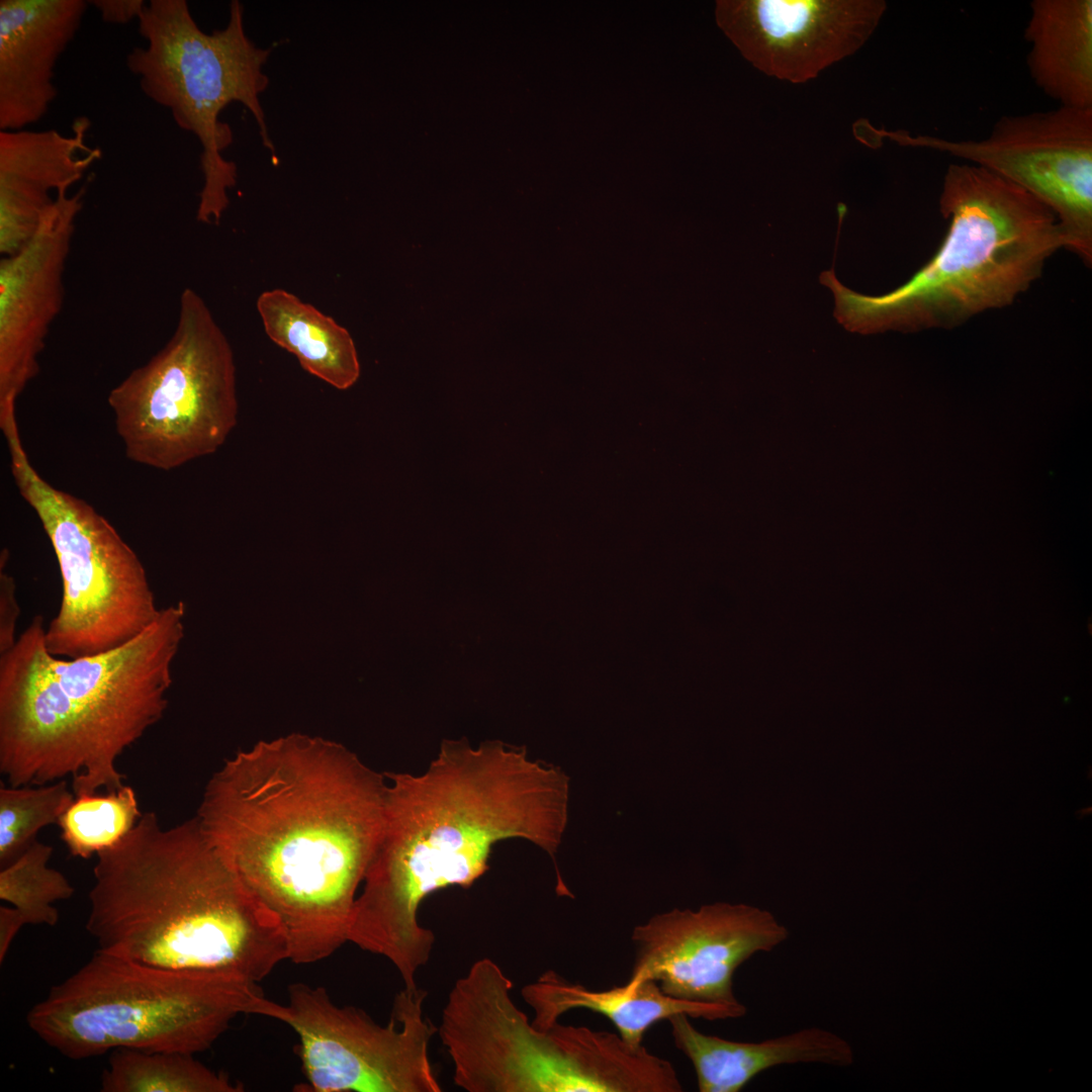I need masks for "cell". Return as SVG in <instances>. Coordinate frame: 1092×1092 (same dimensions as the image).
Segmentation results:
<instances>
[{
  "label": "cell",
  "instance_id": "obj_1",
  "mask_svg": "<svg viewBox=\"0 0 1092 1092\" xmlns=\"http://www.w3.org/2000/svg\"><path fill=\"white\" fill-rule=\"evenodd\" d=\"M387 778L346 746L304 734L261 741L209 779L197 815L207 842L280 922L288 960L348 941L378 844Z\"/></svg>",
  "mask_w": 1092,
  "mask_h": 1092
},
{
  "label": "cell",
  "instance_id": "obj_2",
  "mask_svg": "<svg viewBox=\"0 0 1092 1092\" xmlns=\"http://www.w3.org/2000/svg\"><path fill=\"white\" fill-rule=\"evenodd\" d=\"M381 835L353 910L348 941L390 961L406 988L435 942L418 912L447 887H471L489 869L495 844L521 838L546 851L557 894L569 892L555 853L568 818L569 778L528 757L526 748L445 739L419 775L385 772Z\"/></svg>",
  "mask_w": 1092,
  "mask_h": 1092
},
{
  "label": "cell",
  "instance_id": "obj_3",
  "mask_svg": "<svg viewBox=\"0 0 1092 1092\" xmlns=\"http://www.w3.org/2000/svg\"><path fill=\"white\" fill-rule=\"evenodd\" d=\"M185 606L162 608L114 650L65 659L49 652L42 616L0 654V771L10 786L72 779L75 796L123 786V752L163 717Z\"/></svg>",
  "mask_w": 1092,
  "mask_h": 1092
},
{
  "label": "cell",
  "instance_id": "obj_4",
  "mask_svg": "<svg viewBox=\"0 0 1092 1092\" xmlns=\"http://www.w3.org/2000/svg\"><path fill=\"white\" fill-rule=\"evenodd\" d=\"M86 929L99 951L258 983L288 960L278 919L207 842L196 817L163 828L143 813L97 854Z\"/></svg>",
  "mask_w": 1092,
  "mask_h": 1092
},
{
  "label": "cell",
  "instance_id": "obj_5",
  "mask_svg": "<svg viewBox=\"0 0 1092 1092\" xmlns=\"http://www.w3.org/2000/svg\"><path fill=\"white\" fill-rule=\"evenodd\" d=\"M948 229L935 254L903 285L864 295L832 270L834 315L848 331L949 330L1006 307L1036 281L1048 259L1065 249L1056 214L1031 194L974 164L948 165L939 196Z\"/></svg>",
  "mask_w": 1092,
  "mask_h": 1092
},
{
  "label": "cell",
  "instance_id": "obj_6",
  "mask_svg": "<svg viewBox=\"0 0 1092 1092\" xmlns=\"http://www.w3.org/2000/svg\"><path fill=\"white\" fill-rule=\"evenodd\" d=\"M263 996L256 982L166 969L97 950L27 1013L29 1028L71 1060L119 1049L194 1055L208 1050Z\"/></svg>",
  "mask_w": 1092,
  "mask_h": 1092
},
{
  "label": "cell",
  "instance_id": "obj_7",
  "mask_svg": "<svg viewBox=\"0 0 1092 1092\" xmlns=\"http://www.w3.org/2000/svg\"><path fill=\"white\" fill-rule=\"evenodd\" d=\"M146 44L125 58L143 93L167 108L177 125L193 133L201 146L203 185L196 218L217 223L228 208V191L236 185L237 166L222 153L234 141L231 126L219 119L231 103L243 104L255 118L264 147L275 154L260 95L269 78L263 68L271 49L257 47L247 35L244 6L230 4L223 28L204 32L185 0H151L138 19Z\"/></svg>",
  "mask_w": 1092,
  "mask_h": 1092
},
{
  "label": "cell",
  "instance_id": "obj_8",
  "mask_svg": "<svg viewBox=\"0 0 1092 1092\" xmlns=\"http://www.w3.org/2000/svg\"><path fill=\"white\" fill-rule=\"evenodd\" d=\"M1 430L15 484L36 513L62 576L60 608L46 627L47 649L57 657L77 659L130 642L161 612L141 559L90 504L38 474L16 420Z\"/></svg>",
  "mask_w": 1092,
  "mask_h": 1092
},
{
  "label": "cell",
  "instance_id": "obj_9",
  "mask_svg": "<svg viewBox=\"0 0 1092 1092\" xmlns=\"http://www.w3.org/2000/svg\"><path fill=\"white\" fill-rule=\"evenodd\" d=\"M126 457L172 470L218 450L238 421L231 344L194 290L166 345L108 394Z\"/></svg>",
  "mask_w": 1092,
  "mask_h": 1092
},
{
  "label": "cell",
  "instance_id": "obj_10",
  "mask_svg": "<svg viewBox=\"0 0 1092 1092\" xmlns=\"http://www.w3.org/2000/svg\"><path fill=\"white\" fill-rule=\"evenodd\" d=\"M427 991L403 988L393 1000L387 1025L375 1022L355 1006L336 1005L323 987L288 986L287 1004L264 996L253 1014L290 1026L299 1042L310 1092H440L442 1087L429 1055L437 1030L424 1015Z\"/></svg>",
  "mask_w": 1092,
  "mask_h": 1092
},
{
  "label": "cell",
  "instance_id": "obj_11",
  "mask_svg": "<svg viewBox=\"0 0 1092 1092\" xmlns=\"http://www.w3.org/2000/svg\"><path fill=\"white\" fill-rule=\"evenodd\" d=\"M860 135L867 145L886 138L945 153L1016 184L1053 210L1065 249L1092 264V108L1004 115L982 140L914 135L877 129L867 121Z\"/></svg>",
  "mask_w": 1092,
  "mask_h": 1092
},
{
  "label": "cell",
  "instance_id": "obj_12",
  "mask_svg": "<svg viewBox=\"0 0 1092 1092\" xmlns=\"http://www.w3.org/2000/svg\"><path fill=\"white\" fill-rule=\"evenodd\" d=\"M512 989L488 958L455 982L438 1029L454 1082L468 1092H560L572 1059L568 1036L558 1024L536 1028Z\"/></svg>",
  "mask_w": 1092,
  "mask_h": 1092
},
{
  "label": "cell",
  "instance_id": "obj_13",
  "mask_svg": "<svg viewBox=\"0 0 1092 1092\" xmlns=\"http://www.w3.org/2000/svg\"><path fill=\"white\" fill-rule=\"evenodd\" d=\"M789 935L771 913L745 904L675 908L633 928L629 980H653L666 995L680 1000L740 1006L733 991L735 971Z\"/></svg>",
  "mask_w": 1092,
  "mask_h": 1092
},
{
  "label": "cell",
  "instance_id": "obj_14",
  "mask_svg": "<svg viewBox=\"0 0 1092 1092\" xmlns=\"http://www.w3.org/2000/svg\"><path fill=\"white\" fill-rule=\"evenodd\" d=\"M886 9L884 0H731L717 2L716 19L756 69L798 84L857 52Z\"/></svg>",
  "mask_w": 1092,
  "mask_h": 1092
},
{
  "label": "cell",
  "instance_id": "obj_15",
  "mask_svg": "<svg viewBox=\"0 0 1092 1092\" xmlns=\"http://www.w3.org/2000/svg\"><path fill=\"white\" fill-rule=\"evenodd\" d=\"M84 189H61L29 242L0 261V416L39 371L50 327L64 301V271Z\"/></svg>",
  "mask_w": 1092,
  "mask_h": 1092
},
{
  "label": "cell",
  "instance_id": "obj_16",
  "mask_svg": "<svg viewBox=\"0 0 1092 1092\" xmlns=\"http://www.w3.org/2000/svg\"><path fill=\"white\" fill-rule=\"evenodd\" d=\"M84 0L0 1V130L41 120L58 95L57 63L76 36Z\"/></svg>",
  "mask_w": 1092,
  "mask_h": 1092
},
{
  "label": "cell",
  "instance_id": "obj_17",
  "mask_svg": "<svg viewBox=\"0 0 1092 1092\" xmlns=\"http://www.w3.org/2000/svg\"><path fill=\"white\" fill-rule=\"evenodd\" d=\"M87 117L74 120L72 134L57 129L0 130V254L11 256L33 237L61 189H70L101 158L90 148Z\"/></svg>",
  "mask_w": 1092,
  "mask_h": 1092
},
{
  "label": "cell",
  "instance_id": "obj_18",
  "mask_svg": "<svg viewBox=\"0 0 1092 1092\" xmlns=\"http://www.w3.org/2000/svg\"><path fill=\"white\" fill-rule=\"evenodd\" d=\"M686 1013L667 1018L673 1042L692 1063L700 1092H739L758 1074L782 1065L848 1067L851 1045L840 1035L809 1027L759 1042H743L698 1030Z\"/></svg>",
  "mask_w": 1092,
  "mask_h": 1092
},
{
  "label": "cell",
  "instance_id": "obj_19",
  "mask_svg": "<svg viewBox=\"0 0 1092 1092\" xmlns=\"http://www.w3.org/2000/svg\"><path fill=\"white\" fill-rule=\"evenodd\" d=\"M525 1002L534 1010L532 1024L545 1030L573 1009H586L607 1017L629 1044L643 1045L645 1032L656 1022L678 1013L707 1020L744 1016L746 1007L686 1001L666 995L649 979L628 980L620 987L593 990L570 982L554 971L542 974L522 989Z\"/></svg>",
  "mask_w": 1092,
  "mask_h": 1092
},
{
  "label": "cell",
  "instance_id": "obj_20",
  "mask_svg": "<svg viewBox=\"0 0 1092 1092\" xmlns=\"http://www.w3.org/2000/svg\"><path fill=\"white\" fill-rule=\"evenodd\" d=\"M1024 30L1035 85L1059 106L1092 108V1L1033 0Z\"/></svg>",
  "mask_w": 1092,
  "mask_h": 1092
},
{
  "label": "cell",
  "instance_id": "obj_21",
  "mask_svg": "<svg viewBox=\"0 0 1092 1092\" xmlns=\"http://www.w3.org/2000/svg\"><path fill=\"white\" fill-rule=\"evenodd\" d=\"M256 305L269 339L306 372L341 390L358 380L353 339L334 318L281 288L262 292Z\"/></svg>",
  "mask_w": 1092,
  "mask_h": 1092
},
{
  "label": "cell",
  "instance_id": "obj_22",
  "mask_svg": "<svg viewBox=\"0 0 1092 1092\" xmlns=\"http://www.w3.org/2000/svg\"><path fill=\"white\" fill-rule=\"evenodd\" d=\"M102 1092H241L243 1085L191 1054L119 1049L110 1052Z\"/></svg>",
  "mask_w": 1092,
  "mask_h": 1092
},
{
  "label": "cell",
  "instance_id": "obj_23",
  "mask_svg": "<svg viewBox=\"0 0 1092 1092\" xmlns=\"http://www.w3.org/2000/svg\"><path fill=\"white\" fill-rule=\"evenodd\" d=\"M142 815L134 789L123 785L105 794L75 796L58 825L69 852L88 859L117 844Z\"/></svg>",
  "mask_w": 1092,
  "mask_h": 1092
},
{
  "label": "cell",
  "instance_id": "obj_24",
  "mask_svg": "<svg viewBox=\"0 0 1092 1092\" xmlns=\"http://www.w3.org/2000/svg\"><path fill=\"white\" fill-rule=\"evenodd\" d=\"M52 853L51 845L35 840L1 869L0 899L16 908L26 924L55 926L59 912L54 903L74 894L69 880L49 867Z\"/></svg>",
  "mask_w": 1092,
  "mask_h": 1092
},
{
  "label": "cell",
  "instance_id": "obj_25",
  "mask_svg": "<svg viewBox=\"0 0 1092 1092\" xmlns=\"http://www.w3.org/2000/svg\"><path fill=\"white\" fill-rule=\"evenodd\" d=\"M75 795L67 780L40 786L0 787V863L4 867L17 858L33 841L38 831L58 824Z\"/></svg>",
  "mask_w": 1092,
  "mask_h": 1092
},
{
  "label": "cell",
  "instance_id": "obj_26",
  "mask_svg": "<svg viewBox=\"0 0 1092 1092\" xmlns=\"http://www.w3.org/2000/svg\"><path fill=\"white\" fill-rule=\"evenodd\" d=\"M7 560L8 551L3 549L0 556V654L16 643L15 629L20 615L14 577L5 571Z\"/></svg>",
  "mask_w": 1092,
  "mask_h": 1092
},
{
  "label": "cell",
  "instance_id": "obj_27",
  "mask_svg": "<svg viewBox=\"0 0 1092 1092\" xmlns=\"http://www.w3.org/2000/svg\"><path fill=\"white\" fill-rule=\"evenodd\" d=\"M89 5L95 7L101 19L109 24H126L138 21L147 3L144 0H92Z\"/></svg>",
  "mask_w": 1092,
  "mask_h": 1092
},
{
  "label": "cell",
  "instance_id": "obj_28",
  "mask_svg": "<svg viewBox=\"0 0 1092 1092\" xmlns=\"http://www.w3.org/2000/svg\"><path fill=\"white\" fill-rule=\"evenodd\" d=\"M26 924L21 913L14 907H0V963L6 958L9 947L21 927Z\"/></svg>",
  "mask_w": 1092,
  "mask_h": 1092
}]
</instances>
